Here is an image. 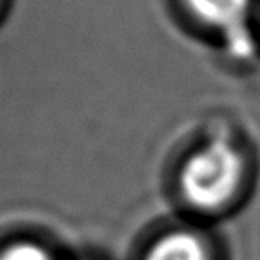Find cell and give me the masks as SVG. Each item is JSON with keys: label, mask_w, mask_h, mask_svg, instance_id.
<instances>
[{"label": "cell", "mask_w": 260, "mask_h": 260, "mask_svg": "<svg viewBox=\"0 0 260 260\" xmlns=\"http://www.w3.org/2000/svg\"><path fill=\"white\" fill-rule=\"evenodd\" d=\"M147 260H211V256L197 236L187 232H174L155 245Z\"/></svg>", "instance_id": "cell-3"}, {"label": "cell", "mask_w": 260, "mask_h": 260, "mask_svg": "<svg viewBox=\"0 0 260 260\" xmlns=\"http://www.w3.org/2000/svg\"><path fill=\"white\" fill-rule=\"evenodd\" d=\"M243 176V162L234 147L214 142L186 162L182 189L201 209H216L234 195Z\"/></svg>", "instance_id": "cell-1"}, {"label": "cell", "mask_w": 260, "mask_h": 260, "mask_svg": "<svg viewBox=\"0 0 260 260\" xmlns=\"http://www.w3.org/2000/svg\"><path fill=\"white\" fill-rule=\"evenodd\" d=\"M0 260H52V256L39 245L19 243L8 247L0 254Z\"/></svg>", "instance_id": "cell-4"}, {"label": "cell", "mask_w": 260, "mask_h": 260, "mask_svg": "<svg viewBox=\"0 0 260 260\" xmlns=\"http://www.w3.org/2000/svg\"><path fill=\"white\" fill-rule=\"evenodd\" d=\"M187 2L201 19L224 31L230 50L236 56H251L254 42L247 25V12L251 0H187Z\"/></svg>", "instance_id": "cell-2"}]
</instances>
